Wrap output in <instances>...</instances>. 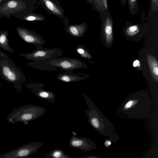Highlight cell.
<instances>
[{
	"label": "cell",
	"instance_id": "obj_28",
	"mask_svg": "<svg viewBox=\"0 0 158 158\" xmlns=\"http://www.w3.org/2000/svg\"><path fill=\"white\" fill-rule=\"evenodd\" d=\"M1 85L0 84V88H1Z\"/></svg>",
	"mask_w": 158,
	"mask_h": 158
},
{
	"label": "cell",
	"instance_id": "obj_19",
	"mask_svg": "<svg viewBox=\"0 0 158 158\" xmlns=\"http://www.w3.org/2000/svg\"><path fill=\"white\" fill-rule=\"evenodd\" d=\"M139 28L137 25H135L129 27H128L126 32L127 34L129 36H133L138 32Z\"/></svg>",
	"mask_w": 158,
	"mask_h": 158
},
{
	"label": "cell",
	"instance_id": "obj_8",
	"mask_svg": "<svg viewBox=\"0 0 158 158\" xmlns=\"http://www.w3.org/2000/svg\"><path fill=\"white\" fill-rule=\"evenodd\" d=\"M25 86L31 91L36 96L44 100L47 102L54 104L56 99L54 93L44 89V85L43 83H35L31 81L25 85Z\"/></svg>",
	"mask_w": 158,
	"mask_h": 158
},
{
	"label": "cell",
	"instance_id": "obj_1",
	"mask_svg": "<svg viewBox=\"0 0 158 158\" xmlns=\"http://www.w3.org/2000/svg\"><path fill=\"white\" fill-rule=\"evenodd\" d=\"M0 75L2 79L13 84L15 93L20 92L26 76L21 69L17 67L8 56L0 50Z\"/></svg>",
	"mask_w": 158,
	"mask_h": 158
},
{
	"label": "cell",
	"instance_id": "obj_5",
	"mask_svg": "<svg viewBox=\"0 0 158 158\" xmlns=\"http://www.w3.org/2000/svg\"><path fill=\"white\" fill-rule=\"evenodd\" d=\"M35 49L29 53H21L19 55L32 61L58 58L63 55V51L58 48H44L43 46L36 47Z\"/></svg>",
	"mask_w": 158,
	"mask_h": 158
},
{
	"label": "cell",
	"instance_id": "obj_17",
	"mask_svg": "<svg viewBox=\"0 0 158 158\" xmlns=\"http://www.w3.org/2000/svg\"><path fill=\"white\" fill-rule=\"evenodd\" d=\"M46 7L51 12L55 14L60 15L62 14V12L55 3L51 0H41Z\"/></svg>",
	"mask_w": 158,
	"mask_h": 158
},
{
	"label": "cell",
	"instance_id": "obj_26",
	"mask_svg": "<svg viewBox=\"0 0 158 158\" xmlns=\"http://www.w3.org/2000/svg\"><path fill=\"white\" fill-rule=\"evenodd\" d=\"M105 144L106 146H108L111 144V142L110 141H106L105 143Z\"/></svg>",
	"mask_w": 158,
	"mask_h": 158
},
{
	"label": "cell",
	"instance_id": "obj_29",
	"mask_svg": "<svg viewBox=\"0 0 158 158\" xmlns=\"http://www.w3.org/2000/svg\"><path fill=\"white\" fill-rule=\"evenodd\" d=\"M124 1H126V0H123Z\"/></svg>",
	"mask_w": 158,
	"mask_h": 158
},
{
	"label": "cell",
	"instance_id": "obj_10",
	"mask_svg": "<svg viewBox=\"0 0 158 158\" xmlns=\"http://www.w3.org/2000/svg\"><path fill=\"white\" fill-rule=\"evenodd\" d=\"M73 70L65 71L64 73L58 74L57 78L59 80L66 82H73L81 81L85 79V76L81 77L74 74Z\"/></svg>",
	"mask_w": 158,
	"mask_h": 158
},
{
	"label": "cell",
	"instance_id": "obj_12",
	"mask_svg": "<svg viewBox=\"0 0 158 158\" xmlns=\"http://www.w3.org/2000/svg\"><path fill=\"white\" fill-rule=\"evenodd\" d=\"M66 32L72 36L77 38L82 37L86 31L85 26L83 24L81 25H71L67 27L66 28Z\"/></svg>",
	"mask_w": 158,
	"mask_h": 158
},
{
	"label": "cell",
	"instance_id": "obj_14",
	"mask_svg": "<svg viewBox=\"0 0 158 158\" xmlns=\"http://www.w3.org/2000/svg\"><path fill=\"white\" fill-rule=\"evenodd\" d=\"M148 64L152 77L158 81V61L153 56L148 55L147 56Z\"/></svg>",
	"mask_w": 158,
	"mask_h": 158
},
{
	"label": "cell",
	"instance_id": "obj_20",
	"mask_svg": "<svg viewBox=\"0 0 158 158\" xmlns=\"http://www.w3.org/2000/svg\"><path fill=\"white\" fill-rule=\"evenodd\" d=\"M97 2H98L100 6L104 7L105 9H107V4L106 0H97Z\"/></svg>",
	"mask_w": 158,
	"mask_h": 158
},
{
	"label": "cell",
	"instance_id": "obj_4",
	"mask_svg": "<svg viewBox=\"0 0 158 158\" xmlns=\"http://www.w3.org/2000/svg\"><path fill=\"white\" fill-rule=\"evenodd\" d=\"M44 143L35 141L22 145L0 155V158H27L37 153Z\"/></svg>",
	"mask_w": 158,
	"mask_h": 158
},
{
	"label": "cell",
	"instance_id": "obj_24",
	"mask_svg": "<svg viewBox=\"0 0 158 158\" xmlns=\"http://www.w3.org/2000/svg\"><path fill=\"white\" fill-rule=\"evenodd\" d=\"M133 65L134 67H138L140 65V62L138 60H136L134 61Z\"/></svg>",
	"mask_w": 158,
	"mask_h": 158
},
{
	"label": "cell",
	"instance_id": "obj_15",
	"mask_svg": "<svg viewBox=\"0 0 158 158\" xmlns=\"http://www.w3.org/2000/svg\"><path fill=\"white\" fill-rule=\"evenodd\" d=\"M104 32L107 43L110 42L112 38V22L109 17L106 19L104 24Z\"/></svg>",
	"mask_w": 158,
	"mask_h": 158
},
{
	"label": "cell",
	"instance_id": "obj_16",
	"mask_svg": "<svg viewBox=\"0 0 158 158\" xmlns=\"http://www.w3.org/2000/svg\"><path fill=\"white\" fill-rule=\"evenodd\" d=\"M45 158H73L64 153L63 150L59 148H55L47 153L44 156Z\"/></svg>",
	"mask_w": 158,
	"mask_h": 158
},
{
	"label": "cell",
	"instance_id": "obj_23",
	"mask_svg": "<svg viewBox=\"0 0 158 158\" xmlns=\"http://www.w3.org/2000/svg\"><path fill=\"white\" fill-rule=\"evenodd\" d=\"M134 102L133 101L130 100L127 102L125 105L124 107L126 109L129 108L133 105Z\"/></svg>",
	"mask_w": 158,
	"mask_h": 158
},
{
	"label": "cell",
	"instance_id": "obj_9",
	"mask_svg": "<svg viewBox=\"0 0 158 158\" xmlns=\"http://www.w3.org/2000/svg\"><path fill=\"white\" fill-rule=\"evenodd\" d=\"M72 133L73 135L69 141V144L71 147L85 152L95 148V144L92 141L85 137L77 136V133L74 131Z\"/></svg>",
	"mask_w": 158,
	"mask_h": 158
},
{
	"label": "cell",
	"instance_id": "obj_13",
	"mask_svg": "<svg viewBox=\"0 0 158 158\" xmlns=\"http://www.w3.org/2000/svg\"><path fill=\"white\" fill-rule=\"evenodd\" d=\"M9 32L8 30H0V47L7 52L12 53L15 51L9 44L7 36Z\"/></svg>",
	"mask_w": 158,
	"mask_h": 158
},
{
	"label": "cell",
	"instance_id": "obj_6",
	"mask_svg": "<svg viewBox=\"0 0 158 158\" xmlns=\"http://www.w3.org/2000/svg\"><path fill=\"white\" fill-rule=\"evenodd\" d=\"M47 62L52 66L60 68V70L66 71L86 68V64L81 60L73 58L62 57L46 59Z\"/></svg>",
	"mask_w": 158,
	"mask_h": 158
},
{
	"label": "cell",
	"instance_id": "obj_11",
	"mask_svg": "<svg viewBox=\"0 0 158 158\" xmlns=\"http://www.w3.org/2000/svg\"><path fill=\"white\" fill-rule=\"evenodd\" d=\"M27 65L32 68L46 71H55L59 69L48 63L45 59L33 61L27 63Z\"/></svg>",
	"mask_w": 158,
	"mask_h": 158
},
{
	"label": "cell",
	"instance_id": "obj_3",
	"mask_svg": "<svg viewBox=\"0 0 158 158\" xmlns=\"http://www.w3.org/2000/svg\"><path fill=\"white\" fill-rule=\"evenodd\" d=\"M29 0H8L0 7V18L13 16L20 20L30 14Z\"/></svg>",
	"mask_w": 158,
	"mask_h": 158
},
{
	"label": "cell",
	"instance_id": "obj_18",
	"mask_svg": "<svg viewBox=\"0 0 158 158\" xmlns=\"http://www.w3.org/2000/svg\"><path fill=\"white\" fill-rule=\"evenodd\" d=\"M75 50L77 53L82 58L87 59H90L91 55L87 49L83 45L80 44L77 46Z\"/></svg>",
	"mask_w": 158,
	"mask_h": 158
},
{
	"label": "cell",
	"instance_id": "obj_27",
	"mask_svg": "<svg viewBox=\"0 0 158 158\" xmlns=\"http://www.w3.org/2000/svg\"><path fill=\"white\" fill-rule=\"evenodd\" d=\"M90 1H92V0H89Z\"/></svg>",
	"mask_w": 158,
	"mask_h": 158
},
{
	"label": "cell",
	"instance_id": "obj_7",
	"mask_svg": "<svg viewBox=\"0 0 158 158\" xmlns=\"http://www.w3.org/2000/svg\"><path fill=\"white\" fill-rule=\"evenodd\" d=\"M16 30L19 37L27 43L33 44L35 47L46 44L41 36L33 31L21 27H17Z\"/></svg>",
	"mask_w": 158,
	"mask_h": 158
},
{
	"label": "cell",
	"instance_id": "obj_25",
	"mask_svg": "<svg viewBox=\"0 0 158 158\" xmlns=\"http://www.w3.org/2000/svg\"><path fill=\"white\" fill-rule=\"evenodd\" d=\"M8 0H0V7L4 4Z\"/></svg>",
	"mask_w": 158,
	"mask_h": 158
},
{
	"label": "cell",
	"instance_id": "obj_2",
	"mask_svg": "<svg viewBox=\"0 0 158 158\" xmlns=\"http://www.w3.org/2000/svg\"><path fill=\"white\" fill-rule=\"evenodd\" d=\"M44 107L32 104L22 106L13 109L7 116L6 119L9 123H23L25 125L29 122L36 119L46 112Z\"/></svg>",
	"mask_w": 158,
	"mask_h": 158
},
{
	"label": "cell",
	"instance_id": "obj_21",
	"mask_svg": "<svg viewBox=\"0 0 158 158\" xmlns=\"http://www.w3.org/2000/svg\"><path fill=\"white\" fill-rule=\"evenodd\" d=\"M152 10L154 11H156L158 9V0H152Z\"/></svg>",
	"mask_w": 158,
	"mask_h": 158
},
{
	"label": "cell",
	"instance_id": "obj_22",
	"mask_svg": "<svg viewBox=\"0 0 158 158\" xmlns=\"http://www.w3.org/2000/svg\"><path fill=\"white\" fill-rule=\"evenodd\" d=\"M136 0H129V4L131 10L134 8L136 5Z\"/></svg>",
	"mask_w": 158,
	"mask_h": 158
}]
</instances>
